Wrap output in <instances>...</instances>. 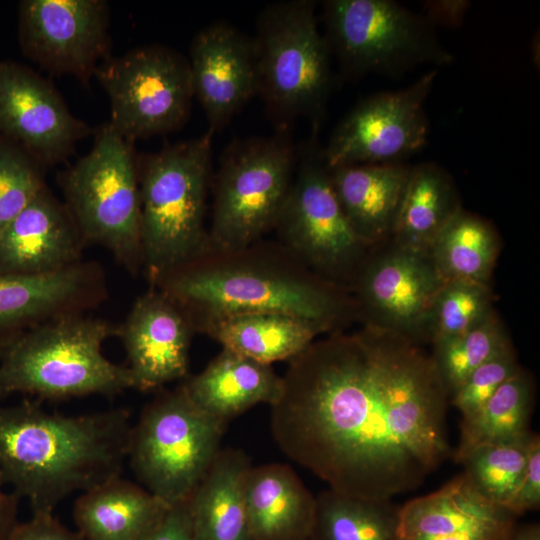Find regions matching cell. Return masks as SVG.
I'll list each match as a JSON object with an SVG mask.
<instances>
[{
    "instance_id": "cell-31",
    "label": "cell",
    "mask_w": 540,
    "mask_h": 540,
    "mask_svg": "<svg viewBox=\"0 0 540 540\" xmlns=\"http://www.w3.org/2000/svg\"><path fill=\"white\" fill-rule=\"evenodd\" d=\"M314 540H394L399 507L331 489L315 497Z\"/></svg>"
},
{
    "instance_id": "cell-2",
    "label": "cell",
    "mask_w": 540,
    "mask_h": 540,
    "mask_svg": "<svg viewBox=\"0 0 540 540\" xmlns=\"http://www.w3.org/2000/svg\"><path fill=\"white\" fill-rule=\"evenodd\" d=\"M149 286L171 298L196 333L216 319L249 312L291 315L322 334L357 317L347 289L312 272L278 240L237 249L208 245Z\"/></svg>"
},
{
    "instance_id": "cell-14",
    "label": "cell",
    "mask_w": 540,
    "mask_h": 540,
    "mask_svg": "<svg viewBox=\"0 0 540 540\" xmlns=\"http://www.w3.org/2000/svg\"><path fill=\"white\" fill-rule=\"evenodd\" d=\"M109 5L104 0H24L19 5L23 53L52 75L88 86L111 56Z\"/></svg>"
},
{
    "instance_id": "cell-29",
    "label": "cell",
    "mask_w": 540,
    "mask_h": 540,
    "mask_svg": "<svg viewBox=\"0 0 540 540\" xmlns=\"http://www.w3.org/2000/svg\"><path fill=\"white\" fill-rule=\"evenodd\" d=\"M499 248L494 227L462 207L437 235L429 255L444 280L488 283Z\"/></svg>"
},
{
    "instance_id": "cell-7",
    "label": "cell",
    "mask_w": 540,
    "mask_h": 540,
    "mask_svg": "<svg viewBox=\"0 0 540 540\" xmlns=\"http://www.w3.org/2000/svg\"><path fill=\"white\" fill-rule=\"evenodd\" d=\"M226 425L198 408L180 383L143 408L132 424L127 460L150 493L169 506L185 502L221 449Z\"/></svg>"
},
{
    "instance_id": "cell-34",
    "label": "cell",
    "mask_w": 540,
    "mask_h": 540,
    "mask_svg": "<svg viewBox=\"0 0 540 540\" xmlns=\"http://www.w3.org/2000/svg\"><path fill=\"white\" fill-rule=\"evenodd\" d=\"M493 312L489 283L445 280L431 309L429 342L464 333Z\"/></svg>"
},
{
    "instance_id": "cell-9",
    "label": "cell",
    "mask_w": 540,
    "mask_h": 540,
    "mask_svg": "<svg viewBox=\"0 0 540 540\" xmlns=\"http://www.w3.org/2000/svg\"><path fill=\"white\" fill-rule=\"evenodd\" d=\"M294 151L284 137L236 141L215 180L209 245L248 246L274 229L293 181Z\"/></svg>"
},
{
    "instance_id": "cell-16",
    "label": "cell",
    "mask_w": 540,
    "mask_h": 540,
    "mask_svg": "<svg viewBox=\"0 0 540 540\" xmlns=\"http://www.w3.org/2000/svg\"><path fill=\"white\" fill-rule=\"evenodd\" d=\"M91 133L48 79L25 65L0 61V135L47 169L66 161Z\"/></svg>"
},
{
    "instance_id": "cell-28",
    "label": "cell",
    "mask_w": 540,
    "mask_h": 540,
    "mask_svg": "<svg viewBox=\"0 0 540 540\" xmlns=\"http://www.w3.org/2000/svg\"><path fill=\"white\" fill-rule=\"evenodd\" d=\"M199 333L222 348L269 365L291 360L322 334L305 320L277 312L225 316L206 324Z\"/></svg>"
},
{
    "instance_id": "cell-23",
    "label": "cell",
    "mask_w": 540,
    "mask_h": 540,
    "mask_svg": "<svg viewBox=\"0 0 540 540\" xmlns=\"http://www.w3.org/2000/svg\"><path fill=\"white\" fill-rule=\"evenodd\" d=\"M245 502L251 540H298L312 534L315 497L289 465L251 467Z\"/></svg>"
},
{
    "instance_id": "cell-21",
    "label": "cell",
    "mask_w": 540,
    "mask_h": 540,
    "mask_svg": "<svg viewBox=\"0 0 540 540\" xmlns=\"http://www.w3.org/2000/svg\"><path fill=\"white\" fill-rule=\"evenodd\" d=\"M85 248L65 204L46 186L0 231V274L60 271L82 261Z\"/></svg>"
},
{
    "instance_id": "cell-41",
    "label": "cell",
    "mask_w": 540,
    "mask_h": 540,
    "mask_svg": "<svg viewBox=\"0 0 540 540\" xmlns=\"http://www.w3.org/2000/svg\"><path fill=\"white\" fill-rule=\"evenodd\" d=\"M0 479V540H6L16 525V515L19 499L12 493L4 490Z\"/></svg>"
},
{
    "instance_id": "cell-20",
    "label": "cell",
    "mask_w": 540,
    "mask_h": 540,
    "mask_svg": "<svg viewBox=\"0 0 540 540\" xmlns=\"http://www.w3.org/2000/svg\"><path fill=\"white\" fill-rule=\"evenodd\" d=\"M517 518L483 498L461 473L399 507L394 540H503Z\"/></svg>"
},
{
    "instance_id": "cell-27",
    "label": "cell",
    "mask_w": 540,
    "mask_h": 540,
    "mask_svg": "<svg viewBox=\"0 0 540 540\" xmlns=\"http://www.w3.org/2000/svg\"><path fill=\"white\" fill-rule=\"evenodd\" d=\"M462 208L450 174L432 162L411 167L391 232L393 244L429 253L437 235Z\"/></svg>"
},
{
    "instance_id": "cell-38",
    "label": "cell",
    "mask_w": 540,
    "mask_h": 540,
    "mask_svg": "<svg viewBox=\"0 0 540 540\" xmlns=\"http://www.w3.org/2000/svg\"><path fill=\"white\" fill-rule=\"evenodd\" d=\"M6 540H84L69 530L54 516L53 512H33L32 517L16 523Z\"/></svg>"
},
{
    "instance_id": "cell-13",
    "label": "cell",
    "mask_w": 540,
    "mask_h": 540,
    "mask_svg": "<svg viewBox=\"0 0 540 540\" xmlns=\"http://www.w3.org/2000/svg\"><path fill=\"white\" fill-rule=\"evenodd\" d=\"M436 76L430 70L407 88L359 102L323 150L327 166L396 163L422 149L429 131L424 106Z\"/></svg>"
},
{
    "instance_id": "cell-43",
    "label": "cell",
    "mask_w": 540,
    "mask_h": 540,
    "mask_svg": "<svg viewBox=\"0 0 540 540\" xmlns=\"http://www.w3.org/2000/svg\"><path fill=\"white\" fill-rule=\"evenodd\" d=\"M298 540H314V538L311 536L307 537V538H303V539H298Z\"/></svg>"
},
{
    "instance_id": "cell-22",
    "label": "cell",
    "mask_w": 540,
    "mask_h": 540,
    "mask_svg": "<svg viewBox=\"0 0 540 540\" xmlns=\"http://www.w3.org/2000/svg\"><path fill=\"white\" fill-rule=\"evenodd\" d=\"M181 383L198 408L225 423L257 404L273 405L282 392V376L271 365L225 348Z\"/></svg>"
},
{
    "instance_id": "cell-15",
    "label": "cell",
    "mask_w": 540,
    "mask_h": 540,
    "mask_svg": "<svg viewBox=\"0 0 540 540\" xmlns=\"http://www.w3.org/2000/svg\"><path fill=\"white\" fill-rule=\"evenodd\" d=\"M444 281L429 253L394 245L384 253H368L349 292L364 324L421 344L429 341L430 313Z\"/></svg>"
},
{
    "instance_id": "cell-24",
    "label": "cell",
    "mask_w": 540,
    "mask_h": 540,
    "mask_svg": "<svg viewBox=\"0 0 540 540\" xmlns=\"http://www.w3.org/2000/svg\"><path fill=\"white\" fill-rule=\"evenodd\" d=\"M410 170L402 162L330 169L348 222L370 248L391 236Z\"/></svg>"
},
{
    "instance_id": "cell-8",
    "label": "cell",
    "mask_w": 540,
    "mask_h": 540,
    "mask_svg": "<svg viewBox=\"0 0 540 540\" xmlns=\"http://www.w3.org/2000/svg\"><path fill=\"white\" fill-rule=\"evenodd\" d=\"M257 93L281 122L317 124L332 86L330 48L310 0L278 2L262 11L253 40Z\"/></svg>"
},
{
    "instance_id": "cell-11",
    "label": "cell",
    "mask_w": 540,
    "mask_h": 540,
    "mask_svg": "<svg viewBox=\"0 0 540 540\" xmlns=\"http://www.w3.org/2000/svg\"><path fill=\"white\" fill-rule=\"evenodd\" d=\"M274 230L307 268L348 291L370 249L348 222L315 144L303 153Z\"/></svg>"
},
{
    "instance_id": "cell-4",
    "label": "cell",
    "mask_w": 540,
    "mask_h": 540,
    "mask_svg": "<svg viewBox=\"0 0 540 540\" xmlns=\"http://www.w3.org/2000/svg\"><path fill=\"white\" fill-rule=\"evenodd\" d=\"M116 327L87 314L34 327L0 353V399L21 394L40 401L91 395L114 396L132 389L126 366L103 353Z\"/></svg>"
},
{
    "instance_id": "cell-30",
    "label": "cell",
    "mask_w": 540,
    "mask_h": 540,
    "mask_svg": "<svg viewBox=\"0 0 540 540\" xmlns=\"http://www.w3.org/2000/svg\"><path fill=\"white\" fill-rule=\"evenodd\" d=\"M534 403L531 376L520 368L474 414L462 418L459 445L454 460H460L473 448L508 441L530 433Z\"/></svg>"
},
{
    "instance_id": "cell-12",
    "label": "cell",
    "mask_w": 540,
    "mask_h": 540,
    "mask_svg": "<svg viewBox=\"0 0 540 540\" xmlns=\"http://www.w3.org/2000/svg\"><path fill=\"white\" fill-rule=\"evenodd\" d=\"M94 77L109 98L110 124L131 142L175 131L189 116V61L169 47L144 45L111 55Z\"/></svg>"
},
{
    "instance_id": "cell-1",
    "label": "cell",
    "mask_w": 540,
    "mask_h": 540,
    "mask_svg": "<svg viewBox=\"0 0 540 540\" xmlns=\"http://www.w3.org/2000/svg\"><path fill=\"white\" fill-rule=\"evenodd\" d=\"M448 398L420 343L364 324L288 361L270 427L280 450L332 491L391 501L451 455Z\"/></svg>"
},
{
    "instance_id": "cell-26",
    "label": "cell",
    "mask_w": 540,
    "mask_h": 540,
    "mask_svg": "<svg viewBox=\"0 0 540 540\" xmlns=\"http://www.w3.org/2000/svg\"><path fill=\"white\" fill-rule=\"evenodd\" d=\"M251 467L241 450H219L187 500L193 540H251L245 502Z\"/></svg>"
},
{
    "instance_id": "cell-35",
    "label": "cell",
    "mask_w": 540,
    "mask_h": 540,
    "mask_svg": "<svg viewBox=\"0 0 540 540\" xmlns=\"http://www.w3.org/2000/svg\"><path fill=\"white\" fill-rule=\"evenodd\" d=\"M45 170L20 145L0 135V231L47 186Z\"/></svg>"
},
{
    "instance_id": "cell-18",
    "label": "cell",
    "mask_w": 540,
    "mask_h": 540,
    "mask_svg": "<svg viewBox=\"0 0 540 540\" xmlns=\"http://www.w3.org/2000/svg\"><path fill=\"white\" fill-rule=\"evenodd\" d=\"M107 297L104 270L91 260L47 274H0V353L28 330L87 314Z\"/></svg>"
},
{
    "instance_id": "cell-36",
    "label": "cell",
    "mask_w": 540,
    "mask_h": 540,
    "mask_svg": "<svg viewBox=\"0 0 540 540\" xmlns=\"http://www.w3.org/2000/svg\"><path fill=\"white\" fill-rule=\"evenodd\" d=\"M520 368L510 344L475 369L452 394L451 403L462 418L471 416Z\"/></svg>"
},
{
    "instance_id": "cell-6",
    "label": "cell",
    "mask_w": 540,
    "mask_h": 540,
    "mask_svg": "<svg viewBox=\"0 0 540 540\" xmlns=\"http://www.w3.org/2000/svg\"><path fill=\"white\" fill-rule=\"evenodd\" d=\"M57 182L83 242L107 250L125 270L143 269L138 157L108 121L91 150L58 173Z\"/></svg>"
},
{
    "instance_id": "cell-3",
    "label": "cell",
    "mask_w": 540,
    "mask_h": 540,
    "mask_svg": "<svg viewBox=\"0 0 540 540\" xmlns=\"http://www.w3.org/2000/svg\"><path fill=\"white\" fill-rule=\"evenodd\" d=\"M132 423L126 409L68 415L24 398L0 405V479L33 512L121 475Z\"/></svg>"
},
{
    "instance_id": "cell-42",
    "label": "cell",
    "mask_w": 540,
    "mask_h": 540,
    "mask_svg": "<svg viewBox=\"0 0 540 540\" xmlns=\"http://www.w3.org/2000/svg\"><path fill=\"white\" fill-rule=\"evenodd\" d=\"M503 540H540V525L517 523Z\"/></svg>"
},
{
    "instance_id": "cell-33",
    "label": "cell",
    "mask_w": 540,
    "mask_h": 540,
    "mask_svg": "<svg viewBox=\"0 0 540 540\" xmlns=\"http://www.w3.org/2000/svg\"><path fill=\"white\" fill-rule=\"evenodd\" d=\"M531 436L477 446L460 460L462 473L483 498L505 508L526 466Z\"/></svg>"
},
{
    "instance_id": "cell-19",
    "label": "cell",
    "mask_w": 540,
    "mask_h": 540,
    "mask_svg": "<svg viewBox=\"0 0 540 540\" xmlns=\"http://www.w3.org/2000/svg\"><path fill=\"white\" fill-rule=\"evenodd\" d=\"M188 61L194 96L214 133L257 93L253 41L227 23H213L194 36Z\"/></svg>"
},
{
    "instance_id": "cell-32",
    "label": "cell",
    "mask_w": 540,
    "mask_h": 540,
    "mask_svg": "<svg viewBox=\"0 0 540 540\" xmlns=\"http://www.w3.org/2000/svg\"><path fill=\"white\" fill-rule=\"evenodd\" d=\"M510 344L495 311L464 333L434 341L431 357L448 397L475 369Z\"/></svg>"
},
{
    "instance_id": "cell-39",
    "label": "cell",
    "mask_w": 540,
    "mask_h": 540,
    "mask_svg": "<svg viewBox=\"0 0 540 540\" xmlns=\"http://www.w3.org/2000/svg\"><path fill=\"white\" fill-rule=\"evenodd\" d=\"M142 540H193L187 501L170 506Z\"/></svg>"
},
{
    "instance_id": "cell-25",
    "label": "cell",
    "mask_w": 540,
    "mask_h": 540,
    "mask_svg": "<svg viewBox=\"0 0 540 540\" xmlns=\"http://www.w3.org/2000/svg\"><path fill=\"white\" fill-rule=\"evenodd\" d=\"M169 508L140 484L117 475L80 493L73 518L84 540H142Z\"/></svg>"
},
{
    "instance_id": "cell-40",
    "label": "cell",
    "mask_w": 540,
    "mask_h": 540,
    "mask_svg": "<svg viewBox=\"0 0 540 540\" xmlns=\"http://www.w3.org/2000/svg\"><path fill=\"white\" fill-rule=\"evenodd\" d=\"M471 2L465 0H433L424 4L425 19L432 24L458 27L462 24Z\"/></svg>"
},
{
    "instance_id": "cell-37",
    "label": "cell",
    "mask_w": 540,
    "mask_h": 540,
    "mask_svg": "<svg viewBox=\"0 0 540 540\" xmlns=\"http://www.w3.org/2000/svg\"><path fill=\"white\" fill-rule=\"evenodd\" d=\"M540 505V438L532 433L527 463L516 490L505 508L519 517L525 512L536 510Z\"/></svg>"
},
{
    "instance_id": "cell-17",
    "label": "cell",
    "mask_w": 540,
    "mask_h": 540,
    "mask_svg": "<svg viewBox=\"0 0 540 540\" xmlns=\"http://www.w3.org/2000/svg\"><path fill=\"white\" fill-rule=\"evenodd\" d=\"M194 334L184 311L166 294L149 286L136 298L115 332L126 353L132 389L145 392L183 381L188 376Z\"/></svg>"
},
{
    "instance_id": "cell-10",
    "label": "cell",
    "mask_w": 540,
    "mask_h": 540,
    "mask_svg": "<svg viewBox=\"0 0 540 540\" xmlns=\"http://www.w3.org/2000/svg\"><path fill=\"white\" fill-rule=\"evenodd\" d=\"M326 40L354 75L400 74L453 61L432 25L392 0H329L323 4Z\"/></svg>"
},
{
    "instance_id": "cell-5",
    "label": "cell",
    "mask_w": 540,
    "mask_h": 540,
    "mask_svg": "<svg viewBox=\"0 0 540 540\" xmlns=\"http://www.w3.org/2000/svg\"><path fill=\"white\" fill-rule=\"evenodd\" d=\"M212 134L138 157L142 271L149 284L209 245L204 217Z\"/></svg>"
}]
</instances>
